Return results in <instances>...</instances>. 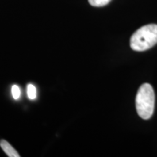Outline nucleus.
I'll use <instances>...</instances> for the list:
<instances>
[{
    "label": "nucleus",
    "mask_w": 157,
    "mask_h": 157,
    "mask_svg": "<svg viewBox=\"0 0 157 157\" xmlns=\"http://www.w3.org/2000/svg\"><path fill=\"white\" fill-rule=\"evenodd\" d=\"M27 95L30 100H34L36 98V89L32 84L27 86Z\"/></svg>",
    "instance_id": "20e7f679"
},
{
    "label": "nucleus",
    "mask_w": 157,
    "mask_h": 157,
    "mask_svg": "<svg viewBox=\"0 0 157 157\" xmlns=\"http://www.w3.org/2000/svg\"><path fill=\"white\" fill-rule=\"evenodd\" d=\"M157 44V25H143L135 31L130 39V47L133 50L142 52Z\"/></svg>",
    "instance_id": "f257e3e1"
},
{
    "label": "nucleus",
    "mask_w": 157,
    "mask_h": 157,
    "mask_svg": "<svg viewBox=\"0 0 157 157\" xmlns=\"http://www.w3.org/2000/svg\"><path fill=\"white\" fill-rule=\"evenodd\" d=\"M155 94L152 86L145 83L137 91L135 105L137 114L143 119H148L152 117L154 111Z\"/></svg>",
    "instance_id": "f03ea898"
},
{
    "label": "nucleus",
    "mask_w": 157,
    "mask_h": 157,
    "mask_svg": "<svg viewBox=\"0 0 157 157\" xmlns=\"http://www.w3.org/2000/svg\"><path fill=\"white\" fill-rule=\"evenodd\" d=\"M111 0H88L89 3L93 7H103L109 4Z\"/></svg>",
    "instance_id": "39448f33"
},
{
    "label": "nucleus",
    "mask_w": 157,
    "mask_h": 157,
    "mask_svg": "<svg viewBox=\"0 0 157 157\" xmlns=\"http://www.w3.org/2000/svg\"><path fill=\"white\" fill-rule=\"evenodd\" d=\"M0 146L7 156L10 157H20V155L17 151L5 140L0 141Z\"/></svg>",
    "instance_id": "7ed1b4c3"
},
{
    "label": "nucleus",
    "mask_w": 157,
    "mask_h": 157,
    "mask_svg": "<svg viewBox=\"0 0 157 157\" xmlns=\"http://www.w3.org/2000/svg\"><path fill=\"white\" fill-rule=\"evenodd\" d=\"M12 95L15 100H18L21 97V88L17 84H14L12 87Z\"/></svg>",
    "instance_id": "423d86ee"
}]
</instances>
